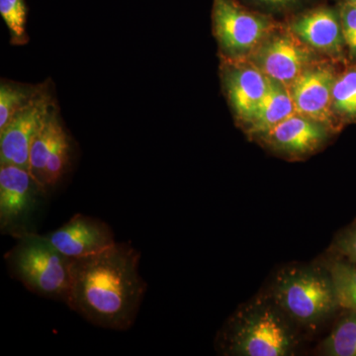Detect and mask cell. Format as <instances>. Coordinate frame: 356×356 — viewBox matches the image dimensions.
<instances>
[{
    "instance_id": "6da1fadb",
    "label": "cell",
    "mask_w": 356,
    "mask_h": 356,
    "mask_svg": "<svg viewBox=\"0 0 356 356\" xmlns=\"http://www.w3.org/2000/svg\"><path fill=\"white\" fill-rule=\"evenodd\" d=\"M140 255L129 243L74 259L65 303L91 324L115 331L132 327L147 291Z\"/></svg>"
},
{
    "instance_id": "7a4b0ae2",
    "label": "cell",
    "mask_w": 356,
    "mask_h": 356,
    "mask_svg": "<svg viewBox=\"0 0 356 356\" xmlns=\"http://www.w3.org/2000/svg\"><path fill=\"white\" fill-rule=\"evenodd\" d=\"M294 325L270 296L264 297L236 312L218 344L227 355H291L298 346Z\"/></svg>"
},
{
    "instance_id": "3957f363",
    "label": "cell",
    "mask_w": 356,
    "mask_h": 356,
    "mask_svg": "<svg viewBox=\"0 0 356 356\" xmlns=\"http://www.w3.org/2000/svg\"><path fill=\"white\" fill-rule=\"evenodd\" d=\"M270 297L295 325L309 330H315L341 308L327 267H285L274 280Z\"/></svg>"
},
{
    "instance_id": "277c9868",
    "label": "cell",
    "mask_w": 356,
    "mask_h": 356,
    "mask_svg": "<svg viewBox=\"0 0 356 356\" xmlns=\"http://www.w3.org/2000/svg\"><path fill=\"white\" fill-rule=\"evenodd\" d=\"M17 240L15 247L6 254L13 277L35 294L65 302L74 259L58 252L46 236L32 232Z\"/></svg>"
},
{
    "instance_id": "5b68a950",
    "label": "cell",
    "mask_w": 356,
    "mask_h": 356,
    "mask_svg": "<svg viewBox=\"0 0 356 356\" xmlns=\"http://www.w3.org/2000/svg\"><path fill=\"white\" fill-rule=\"evenodd\" d=\"M212 23L220 51L228 60L248 58L281 26L270 14L241 0H213Z\"/></svg>"
},
{
    "instance_id": "8992f818",
    "label": "cell",
    "mask_w": 356,
    "mask_h": 356,
    "mask_svg": "<svg viewBox=\"0 0 356 356\" xmlns=\"http://www.w3.org/2000/svg\"><path fill=\"white\" fill-rule=\"evenodd\" d=\"M47 192L29 170L14 165L0 166V229L14 238L30 231L35 213Z\"/></svg>"
},
{
    "instance_id": "52a82bcc",
    "label": "cell",
    "mask_w": 356,
    "mask_h": 356,
    "mask_svg": "<svg viewBox=\"0 0 356 356\" xmlns=\"http://www.w3.org/2000/svg\"><path fill=\"white\" fill-rule=\"evenodd\" d=\"M268 79L288 89L297 77L317 62V54L304 44L287 26H280L248 58Z\"/></svg>"
},
{
    "instance_id": "ba28073f",
    "label": "cell",
    "mask_w": 356,
    "mask_h": 356,
    "mask_svg": "<svg viewBox=\"0 0 356 356\" xmlns=\"http://www.w3.org/2000/svg\"><path fill=\"white\" fill-rule=\"evenodd\" d=\"M286 26L312 50L337 62L348 60L337 6L315 4L293 14Z\"/></svg>"
},
{
    "instance_id": "9c48e42d",
    "label": "cell",
    "mask_w": 356,
    "mask_h": 356,
    "mask_svg": "<svg viewBox=\"0 0 356 356\" xmlns=\"http://www.w3.org/2000/svg\"><path fill=\"white\" fill-rule=\"evenodd\" d=\"M53 110V98L43 86L38 95L0 130V165L29 170L33 140Z\"/></svg>"
},
{
    "instance_id": "30bf717a",
    "label": "cell",
    "mask_w": 356,
    "mask_h": 356,
    "mask_svg": "<svg viewBox=\"0 0 356 356\" xmlns=\"http://www.w3.org/2000/svg\"><path fill=\"white\" fill-rule=\"evenodd\" d=\"M332 63H314L304 70L290 88L296 113L323 124L337 132L341 127L332 112V86L337 76Z\"/></svg>"
},
{
    "instance_id": "8fae6325",
    "label": "cell",
    "mask_w": 356,
    "mask_h": 356,
    "mask_svg": "<svg viewBox=\"0 0 356 356\" xmlns=\"http://www.w3.org/2000/svg\"><path fill=\"white\" fill-rule=\"evenodd\" d=\"M222 76L236 120L245 128L266 95L269 79L248 58H225Z\"/></svg>"
},
{
    "instance_id": "7c38bea8",
    "label": "cell",
    "mask_w": 356,
    "mask_h": 356,
    "mask_svg": "<svg viewBox=\"0 0 356 356\" xmlns=\"http://www.w3.org/2000/svg\"><path fill=\"white\" fill-rule=\"evenodd\" d=\"M332 133L323 124L295 113L257 139L273 153L289 159H300L322 149Z\"/></svg>"
},
{
    "instance_id": "4fadbf2b",
    "label": "cell",
    "mask_w": 356,
    "mask_h": 356,
    "mask_svg": "<svg viewBox=\"0 0 356 356\" xmlns=\"http://www.w3.org/2000/svg\"><path fill=\"white\" fill-rule=\"evenodd\" d=\"M46 236L58 252L72 259L98 254L116 243L106 222L84 215H76Z\"/></svg>"
},
{
    "instance_id": "5bb4252c",
    "label": "cell",
    "mask_w": 356,
    "mask_h": 356,
    "mask_svg": "<svg viewBox=\"0 0 356 356\" xmlns=\"http://www.w3.org/2000/svg\"><path fill=\"white\" fill-rule=\"evenodd\" d=\"M295 113L296 110L289 89L269 79L266 95L245 129L250 137L259 138Z\"/></svg>"
},
{
    "instance_id": "9a60e30c",
    "label": "cell",
    "mask_w": 356,
    "mask_h": 356,
    "mask_svg": "<svg viewBox=\"0 0 356 356\" xmlns=\"http://www.w3.org/2000/svg\"><path fill=\"white\" fill-rule=\"evenodd\" d=\"M332 112L341 128L356 124V62L337 74L332 86Z\"/></svg>"
},
{
    "instance_id": "2e32d148",
    "label": "cell",
    "mask_w": 356,
    "mask_h": 356,
    "mask_svg": "<svg viewBox=\"0 0 356 356\" xmlns=\"http://www.w3.org/2000/svg\"><path fill=\"white\" fill-rule=\"evenodd\" d=\"M64 128L55 109L49 115L43 126L33 140L29 156V172L43 188V178L47 161L58 134ZM44 189V188H43Z\"/></svg>"
},
{
    "instance_id": "e0dca14e",
    "label": "cell",
    "mask_w": 356,
    "mask_h": 356,
    "mask_svg": "<svg viewBox=\"0 0 356 356\" xmlns=\"http://www.w3.org/2000/svg\"><path fill=\"white\" fill-rule=\"evenodd\" d=\"M331 334L321 346V353L327 356H356V312L346 310Z\"/></svg>"
},
{
    "instance_id": "ac0fdd59",
    "label": "cell",
    "mask_w": 356,
    "mask_h": 356,
    "mask_svg": "<svg viewBox=\"0 0 356 356\" xmlns=\"http://www.w3.org/2000/svg\"><path fill=\"white\" fill-rule=\"evenodd\" d=\"M43 86H23L1 83L0 86V130L6 127L20 110L38 95Z\"/></svg>"
},
{
    "instance_id": "d6986e66",
    "label": "cell",
    "mask_w": 356,
    "mask_h": 356,
    "mask_svg": "<svg viewBox=\"0 0 356 356\" xmlns=\"http://www.w3.org/2000/svg\"><path fill=\"white\" fill-rule=\"evenodd\" d=\"M327 268L334 280L339 307L356 312V264L337 259Z\"/></svg>"
},
{
    "instance_id": "ffe728a7",
    "label": "cell",
    "mask_w": 356,
    "mask_h": 356,
    "mask_svg": "<svg viewBox=\"0 0 356 356\" xmlns=\"http://www.w3.org/2000/svg\"><path fill=\"white\" fill-rule=\"evenodd\" d=\"M70 159V140L65 129L63 128L58 134L57 139L55 140L44 168L43 184H42L44 191L48 192L57 186L67 172Z\"/></svg>"
},
{
    "instance_id": "44dd1931",
    "label": "cell",
    "mask_w": 356,
    "mask_h": 356,
    "mask_svg": "<svg viewBox=\"0 0 356 356\" xmlns=\"http://www.w3.org/2000/svg\"><path fill=\"white\" fill-rule=\"evenodd\" d=\"M0 14L10 33L11 43L24 44L28 42L26 34L27 6L25 0H0Z\"/></svg>"
},
{
    "instance_id": "7402d4cb",
    "label": "cell",
    "mask_w": 356,
    "mask_h": 356,
    "mask_svg": "<svg viewBox=\"0 0 356 356\" xmlns=\"http://www.w3.org/2000/svg\"><path fill=\"white\" fill-rule=\"evenodd\" d=\"M243 4L261 13L295 14L318 3V0H241Z\"/></svg>"
},
{
    "instance_id": "603a6c76",
    "label": "cell",
    "mask_w": 356,
    "mask_h": 356,
    "mask_svg": "<svg viewBox=\"0 0 356 356\" xmlns=\"http://www.w3.org/2000/svg\"><path fill=\"white\" fill-rule=\"evenodd\" d=\"M343 26L344 43L350 63L356 62V6L346 0H339L337 3Z\"/></svg>"
},
{
    "instance_id": "cb8c5ba5",
    "label": "cell",
    "mask_w": 356,
    "mask_h": 356,
    "mask_svg": "<svg viewBox=\"0 0 356 356\" xmlns=\"http://www.w3.org/2000/svg\"><path fill=\"white\" fill-rule=\"evenodd\" d=\"M334 248L346 261L356 264V221L337 236Z\"/></svg>"
},
{
    "instance_id": "d4e9b609",
    "label": "cell",
    "mask_w": 356,
    "mask_h": 356,
    "mask_svg": "<svg viewBox=\"0 0 356 356\" xmlns=\"http://www.w3.org/2000/svg\"><path fill=\"white\" fill-rule=\"evenodd\" d=\"M348 3L353 4V6H356V0H346Z\"/></svg>"
}]
</instances>
